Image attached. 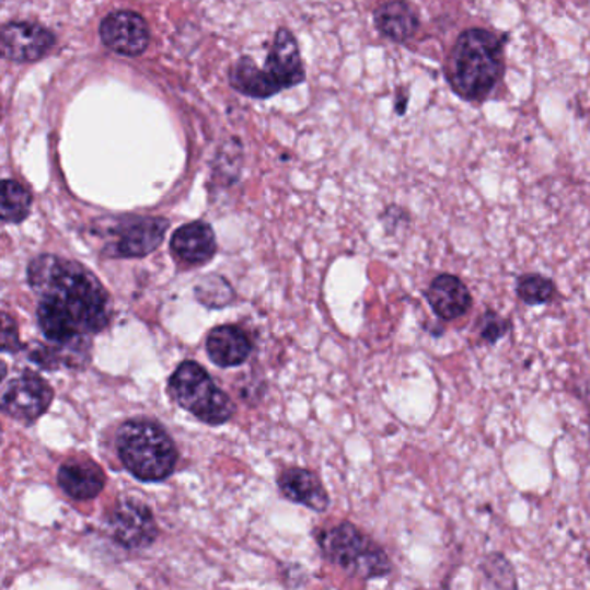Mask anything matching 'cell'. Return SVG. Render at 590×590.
<instances>
[{
    "instance_id": "obj_1",
    "label": "cell",
    "mask_w": 590,
    "mask_h": 590,
    "mask_svg": "<svg viewBox=\"0 0 590 590\" xmlns=\"http://www.w3.org/2000/svg\"><path fill=\"white\" fill-rule=\"evenodd\" d=\"M28 282L38 297L42 335L58 347L89 350V338L112 321V300L100 279L61 256L41 255L28 265Z\"/></svg>"
},
{
    "instance_id": "obj_2",
    "label": "cell",
    "mask_w": 590,
    "mask_h": 590,
    "mask_svg": "<svg viewBox=\"0 0 590 590\" xmlns=\"http://www.w3.org/2000/svg\"><path fill=\"white\" fill-rule=\"evenodd\" d=\"M502 73L504 37L490 30H466L459 35L447 56V80L452 91L463 100H485Z\"/></svg>"
},
{
    "instance_id": "obj_3",
    "label": "cell",
    "mask_w": 590,
    "mask_h": 590,
    "mask_svg": "<svg viewBox=\"0 0 590 590\" xmlns=\"http://www.w3.org/2000/svg\"><path fill=\"white\" fill-rule=\"evenodd\" d=\"M122 464L141 482H161L177 466V447L165 429L149 419H130L116 435Z\"/></svg>"
},
{
    "instance_id": "obj_4",
    "label": "cell",
    "mask_w": 590,
    "mask_h": 590,
    "mask_svg": "<svg viewBox=\"0 0 590 590\" xmlns=\"http://www.w3.org/2000/svg\"><path fill=\"white\" fill-rule=\"evenodd\" d=\"M317 541L324 556L348 577L369 580L392 571L389 554L351 523H342L322 532Z\"/></svg>"
},
{
    "instance_id": "obj_5",
    "label": "cell",
    "mask_w": 590,
    "mask_h": 590,
    "mask_svg": "<svg viewBox=\"0 0 590 590\" xmlns=\"http://www.w3.org/2000/svg\"><path fill=\"white\" fill-rule=\"evenodd\" d=\"M169 393L178 407L207 425H223L234 416L235 407L228 393L213 383L199 363L190 360L175 369L169 381Z\"/></svg>"
},
{
    "instance_id": "obj_6",
    "label": "cell",
    "mask_w": 590,
    "mask_h": 590,
    "mask_svg": "<svg viewBox=\"0 0 590 590\" xmlns=\"http://www.w3.org/2000/svg\"><path fill=\"white\" fill-rule=\"evenodd\" d=\"M54 392L46 380L35 372H21L5 383L2 409L18 421L34 423L53 404Z\"/></svg>"
},
{
    "instance_id": "obj_7",
    "label": "cell",
    "mask_w": 590,
    "mask_h": 590,
    "mask_svg": "<svg viewBox=\"0 0 590 590\" xmlns=\"http://www.w3.org/2000/svg\"><path fill=\"white\" fill-rule=\"evenodd\" d=\"M107 524L113 539L125 549H144L157 541L158 527L153 512L141 500L125 499L116 504Z\"/></svg>"
},
{
    "instance_id": "obj_8",
    "label": "cell",
    "mask_w": 590,
    "mask_h": 590,
    "mask_svg": "<svg viewBox=\"0 0 590 590\" xmlns=\"http://www.w3.org/2000/svg\"><path fill=\"white\" fill-rule=\"evenodd\" d=\"M169 220L161 217H127L112 229L115 235L113 255L141 258L153 253L163 243Z\"/></svg>"
},
{
    "instance_id": "obj_9",
    "label": "cell",
    "mask_w": 590,
    "mask_h": 590,
    "mask_svg": "<svg viewBox=\"0 0 590 590\" xmlns=\"http://www.w3.org/2000/svg\"><path fill=\"white\" fill-rule=\"evenodd\" d=\"M101 41L107 49L122 56H139L149 46V28L144 18L134 11H116L101 23Z\"/></svg>"
},
{
    "instance_id": "obj_10",
    "label": "cell",
    "mask_w": 590,
    "mask_h": 590,
    "mask_svg": "<svg viewBox=\"0 0 590 590\" xmlns=\"http://www.w3.org/2000/svg\"><path fill=\"white\" fill-rule=\"evenodd\" d=\"M56 44V37L44 26L28 21H11L2 28V54L11 61L28 62L44 58Z\"/></svg>"
},
{
    "instance_id": "obj_11",
    "label": "cell",
    "mask_w": 590,
    "mask_h": 590,
    "mask_svg": "<svg viewBox=\"0 0 590 590\" xmlns=\"http://www.w3.org/2000/svg\"><path fill=\"white\" fill-rule=\"evenodd\" d=\"M264 70L274 80L279 91L293 88L305 79V68H303L302 56L298 49V42L289 30H277Z\"/></svg>"
},
{
    "instance_id": "obj_12",
    "label": "cell",
    "mask_w": 590,
    "mask_h": 590,
    "mask_svg": "<svg viewBox=\"0 0 590 590\" xmlns=\"http://www.w3.org/2000/svg\"><path fill=\"white\" fill-rule=\"evenodd\" d=\"M426 300L442 321L458 322L473 309L470 289L458 276L440 274L426 289Z\"/></svg>"
},
{
    "instance_id": "obj_13",
    "label": "cell",
    "mask_w": 590,
    "mask_h": 590,
    "mask_svg": "<svg viewBox=\"0 0 590 590\" xmlns=\"http://www.w3.org/2000/svg\"><path fill=\"white\" fill-rule=\"evenodd\" d=\"M170 248H172L175 258L184 264H207L217 252L213 229L205 222L186 223L172 235Z\"/></svg>"
},
{
    "instance_id": "obj_14",
    "label": "cell",
    "mask_w": 590,
    "mask_h": 590,
    "mask_svg": "<svg viewBox=\"0 0 590 590\" xmlns=\"http://www.w3.org/2000/svg\"><path fill=\"white\" fill-rule=\"evenodd\" d=\"M58 483L71 499L89 500L100 496L106 476L97 464L88 459H71L58 471Z\"/></svg>"
},
{
    "instance_id": "obj_15",
    "label": "cell",
    "mask_w": 590,
    "mask_h": 590,
    "mask_svg": "<svg viewBox=\"0 0 590 590\" xmlns=\"http://www.w3.org/2000/svg\"><path fill=\"white\" fill-rule=\"evenodd\" d=\"M207 351L219 368H235L248 360L252 342L241 327L217 326L208 333Z\"/></svg>"
},
{
    "instance_id": "obj_16",
    "label": "cell",
    "mask_w": 590,
    "mask_h": 590,
    "mask_svg": "<svg viewBox=\"0 0 590 590\" xmlns=\"http://www.w3.org/2000/svg\"><path fill=\"white\" fill-rule=\"evenodd\" d=\"M279 488L286 499L302 504L312 511H326L329 506L327 491L322 487L321 479L312 471L291 467L279 476Z\"/></svg>"
},
{
    "instance_id": "obj_17",
    "label": "cell",
    "mask_w": 590,
    "mask_h": 590,
    "mask_svg": "<svg viewBox=\"0 0 590 590\" xmlns=\"http://www.w3.org/2000/svg\"><path fill=\"white\" fill-rule=\"evenodd\" d=\"M374 23L384 37L395 42L409 41L419 28L416 9L404 0H392L375 9Z\"/></svg>"
},
{
    "instance_id": "obj_18",
    "label": "cell",
    "mask_w": 590,
    "mask_h": 590,
    "mask_svg": "<svg viewBox=\"0 0 590 590\" xmlns=\"http://www.w3.org/2000/svg\"><path fill=\"white\" fill-rule=\"evenodd\" d=\"M231 85L241 94L250 95V97H258V100H267L270 95L277 94V88L274 80L268 77L267 71L256 67V62L252 58H241L232 67Z\"/></svg>"
},
{
    "instance_id": "obj_19",
    "label": "cell",
    "mask_w": 590,
    "mask_h": 590,
    "mask_svg": "<svg viewBox=\"0 0 590 590\" xmlns=\"http://www.w3.org/2000/svg\"><path fill=\"white\" fill-rule=\"evenodd\" d=\"M32 195L23 184L8 178L2 184V220L5 223H20L28 217Z\"/></svg>"
},
{
    "instance_id": "obj_20",
    "label": "cell",
    "mask_w": 590,
    "mask_h": 590,
    "mask_svg": "<svg viewBox=\"0 0 590 590\" xmlns=\"http://www.w3.org/2000/svg\"><path fill=\"white\" fill-rule=\"evenodd\" d=\"M518 297L527 305H544L556 293L554 282L541 274H527L521 276L517 288Z\"/></svg>"
},
{
    "instance_id": "obj_21",
    "label": "cell",
    "mask_w": 590,
    "mask_h": 590,
    "mask_svg": "<svg viewBox=\"0 0 590 590\" xmlns=\"http://www.w3.org/2000/svg\"><path fill=\"white\" fill-rule=\"evenodd\" d=\"M476 331H478L479 338L485 339L488 343H496L497 339L502 338L504 333L508 331V321L500 317L494 310H488L482 315L478 322H476Z\"/></svg>"
},
{
    "instance_id": "obj_22",
    "label": "cell",
    "mask_w": 590,
    "mask_h": 590,
    "mask_svg": "<svg viewBox=\"0 0 590 590\" xmlns=\"http://www.w3.org/2000/svg\"><path fill=\"white\" fill-rule=\"evenodd\" d=\"M21 348L20 333H18L16 322L9 314L2 315V351H18Z\"/></svg>"
}]
</instances>
